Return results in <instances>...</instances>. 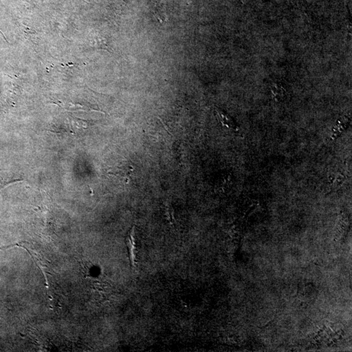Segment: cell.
Returning a JSON list of instances; mask_svg holds the SVG:
<instances>
[{"instance_id": "6da1fadb", "label": "cell", "mask_w": 352, "mask_h": 352, "mask_svg": "<svg viewBox=\"0 0 352 352\" xmlns=\"http://www.w3.org/2000/svg\"><path fill=\"white\" fill-rule=\"evenodd\" d=\"M136 230L135 226H133L128 237H127V246H128L129 257H130L131 264L132 267H136L137 263V247H136Z\"/></svg>"}, {"instance_id": "7a4b0ae2", "label": "cell", "mask_w": 352, "mask_h": 352, "mask_svg": "<svg viewBox=\"0 0 352 352\" xmlns=\"http://www.w3.org/2000/svg\"><path fill=\"white\" fill-rule=\"evenodd\" d=\"M216 111L218 120L224 127L233 131H238V127L237 126L236 123L234 122L233 119L228 114L218 108H216Z\"/></svg>"}, {"instance_id": "3957f363", "label": "cell", "mask_w": 352, "mask_h": 352, "mask_svg": "<svg viewBox=\"0 0 352 352\" xmlns=\"http://www.w3.org/2000/svg\"><path fill=\"white\" fill-rule=\"evenodd\" d=\"M164 205H165V214H166L167 218H168L170 222H174V210H173L172 204L169 203L168 201H165Z\"/></svg>"}, {"instance_id": "277c9868", "label": "cell", "mask_w": 352, "mask_h": 352, "mask_svg": "<svg viewBox=\"0 0 352 352\" xmlns=\"http://www.w3.org/2000/svg\"><path fill=\"white\" fill-rule=\"evenodd\" d=\"M3 42L8 43V41H7L6 38H5L4 35H3L2 32L0 31V43H2Z\"/></svg>"}]
</instances>
